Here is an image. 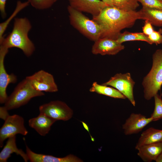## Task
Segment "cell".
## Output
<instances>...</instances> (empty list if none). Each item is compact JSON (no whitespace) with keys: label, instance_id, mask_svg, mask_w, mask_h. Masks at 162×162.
<instances>
[{"label":"cell","instance_id":"1","mask_svg":"<svg viewBox=\"0 0 162 162\" xmlns=\"http://www.w3.org/2000/svg\"><path fill=\"white\" fill-rule=\"evenodd\" d=\"M92 20L100 26L101 38L116 40L121 31L131 27L140 19L138 11H126L113 6H107Z\"/></svg>","mask_w":162,"mask_h":162},{"label":"cell","instance_id":"2","mask_svg":"<svg viewBox=\"0 0 162 162\" xmlns=\"http://www.w3.org/2000/svg\"><path fill=\"white\" fill-rule=\"evenodd\" d=\"M32 27L29 20L26 17L15 18L12 30L0 43V46L8 49L17 48L22 50L27 57L31 56L35 46L28 34Z\"/></svg>","mask_w":162,"mask_h":162},{"label":"cell","instance_id":"3","mask_svg":"<svg viewBox=\"0 0 162 162\" xmlns=\"http://www.w3.org/2000/svg\"><path fill=\"white\" fill-rule=\"evenodd\" d=\"M67 9L70 24L80 33L94 42L101 37V28L96 22L69 5Z\"/></svg>","mask_w":162,"mask_h":162},{"label":"cell","instance_id":"4","mask_svg":"<svg viewBox=\"0 0 162 162\" xmlns=\"http://www.w3.org/2000/svg\"><path fill=\"white\" fill-rule=\"evenodd\" d=\"M153 64L142 83L144 88V97L149 100L160 90L162 85V50H157L152 56Z\"/></svg>","mask_w":162,"mask_h":162},{"label":"cell","instance_id":"5","mask_svg":"<svg viewBox=\"0 0 162 162\" xmlns=\"http://www.w3.org/2000/svg\"><path fill=\"white\" fill-rule=\"evenodd\" d=\"M44 95L43 92L34 89L25 78L19 83L8 96L4 106L8 110L16 109L27 104L32 98Z\"/></svg>","mask_w":162,"mask_h":162},{"label":"cell","instance_id":"6","mask_svg":"<svg viewBox=\"0 0 162 162\" xmlns=\"http://www.w3.org/2000/svg\"><path fill=\"white\" fill-rule=\"evenodd\" d=\"M24 118L17 114L9 115L0 129V147L3 146L5 140L19 134L24 136L28 131L24 125Z\"/></svg>","mask_w":162,"mask_h":162},{"label":"cell","instance_id":"7","mask_svg":"<svg viewBox=\"0 0 162 162\" xmlns=\"http://www.w3.org/2000/svg\"><path fill=\"white\" fill-rule=\"evenodd\" d=\"M40 113L44 114L56 121H67L72 118L73 110L65 102L60 100L51 101L39 107Z\"/></svg>","mask_w":162,"mask_h":162},{"label":"cell","instance_id":"8","mask_svg":"<svg viewBox=\"0 0 162 162\" xmlns=\"http://www.w3.org/2000/svg\"><path fill=\"white\" fill-rule=\"evenodd\" d=\"M135 82L131 78L129 73L117 74L112 77L107 82L102 84L111 86L118 90L135 106L133 89Z\"/></svg>","mask_w":162,"mask_h":162},{"label":"cell","instance_id":"9","mask_svg":"<svg viewBox=\"0 0 162 162\" xmlns=\"http://www.w3.org/2000/svg\"><path fill=\"white\" fill-rule=\"evenodd\" d=\"M26 78L35 90L40 92H54L58 91L53 75L43 70H39Z\"/></svg>","mask_w":162,"mask_h":162},{"label":"cell","instance_id":"10","mask_svg":"<svg viewBox=\"0 0 162 162\" xmlns=\"http://www.w3.org/2000/svg\"><path fill=\"white\" fill-rule=\"evenodd\" d=\"M8 49L0 46V103L4 104L8 96L6 89L9 84L15 83L17 81L16 76L13 74H8L4 65L5 56L8 52Z\"/></svg>","mask_w":162,"mask_h":162},{"label":"cell","instance_id":"11","mask_svg":"<svg viewBox=\"0 0 162 162\" xmlns=\"http://www.w3.org/2000/svg\"><path fill=\"white\" fill-rule=\"evenodd\" d=\"M124 48V45L116 40L100 38L94 42L92 52L95 55H115Z\"/></svg>","mask_w":162,"mask_h":162},{"label":"cell","instance_id":"12","mask_svg":"<svg viewBox=\"0 0 162 162\" xmlns=\"http://www.w3.org/2000/svg\"><path fill=\"white\" fill-rule=\"evenodd\" d=\"M152 122V118L140 114L131 113L122 126L125 135L138 133L147 124Z\"/></svg>","mask_w":162,"mask_h":162},{"label":"cell","instance_id":"13","mask_svg":"<svg viewBox=\"0 0 162 162\" xmlns=\"http://www.w3.org/2000/svg\"><path fill=\"white\" fill-rule=\"evenodd\" d=\"M69 5L75 9L86 12L93 16L98 15L105 7L108 6L101 0H68Z\"/></svg>","mask_w":162,"mask_h":162},{"label":"cell","instance_id":"14","mask_svg":"<svg viewBox=\"0 0 162 162\" xmlns=\"http://www.w3.org/2000/svg\"><path fill=\"white\" fill-rule=\"evenodd\" d=\"M26 153L29 160L32 162H82V159L72 154L64 157L58 158L50 155L38 154L26 146Z\"/></svg>","mask_w":162,"mask_h":162},{"label":"cell","instance_id":"15","mask_svg":"<svg viewBox=\"0 0 162 162\" xmlns=\"http://www.w3.org/2000/svg\"><path fill=\"white\" fill-rule=\"evenodd\" d=\"M56 121L44 114L40 113L37 117L29 120L28 125L39 134L44 136L49 133L51 126Z\"/></svg>","mask_w":162,"mask_h":162},{"label":"cell","instance_id":"16","mask_svg":"<svg viewBox=\"0 0 162 162\" xmlns=\"http://www.w3.org/2000/svg\"><path fill=\"white\" fill-rule=\"evenodd\" d=\"M136 150L138 155L143 161H156L162 153V142L144 145Z\"/></svg>","mask_w":162,"mask_h":162},{"label":"cell","instance_id":"17","mask_svg":"<svg viewBox=\"0 0 162 162\" xmlns=\"http://www.w3.org/2000/svg\"><path fill=\"white\" fill-rule=\"evenodd\" d=\"M13 153L20 155L26 162L29 160L26 153L21 149L17 148L16 143V136L8 138L6 144L0 153V162H7L11 154Z\"/></svg>","mask_w":162,"mask_h":162},{"label":"cell","instance_id":"18","mask_svg":"<svg viewBox=\"0 0 162 162\" xmlns=\"http://www.w3.org/2000/svg\"><path fill=\"white\" fill-rule=\"evenodd\" d=\"M160 142H162V130L151 127L142 133L135 148L137 149L144 145Z\"/></svg>","mask_w":162,"mask_h":162},{"label":"cell","instance_id":"19","mask_svg":"<svg viewBox=\"0 0 162 162\" xmlns=\"http://www.w3.org/2000/svg\"><path fill=\"white\" fill-rule=\"evenodd\" d=\"M138 11L140 19L148 20L152 25L162 27V9L142 8Z\"/></svg>","mask_w":162,"mask_h":162},{"label":"cell","instance_id":"20","mask_svg":"<svg viewBox=\"0 0 162 162\" xmlns=\"http://www.w3.org/2000/svg\"><path fill=\"white\" fill-rule=\"evenodd\" d=\"M89 91L115 98L125 99L126 98L117 89L107 86L100 85L96 82L93 83Z\"/></svg>","mask_w":162,"mask_h":162},{"label":"cell","instance_id":"21","mask_svg":"<svg viewBox=\"0 0 162 162\" xmlns=\"http://www.w3.org/2000/svg\"><path fill=\"white\" fill-rule=\"evenodd\" d=\"M119 43L122 44L126 41H142L152 44L148 36L142 32H131L125 31L121 33L116 40Z\"/></svg>","mask_w":162,"mask_h":162},{"label":"cell","instance_id":"22","mask_svg":"<svg viewBox=\"0 0 162 162\" xmlns=\"http://www.w3.org/2000/svg\"><path fill=\"white\" fill-rule=\"evenodd\" d=\"M29 4V3L28 1L24 2H22L20 1H18L16 8L13 13L5 21L0 23V43L2 42L4 38V33L11 21L15 18L19 12L28 6Z\"/></svg>","mask_w":162,"mask_h":162},{"label":"cell","instance_id":"23","mask_svg":"<svg viewBox=\"0 0 162 162\" xmlns=\"http://www.w3.org/2000/svg\"><path fill=\"white\" fill-rule=\"evenodd\" d=\"M113 7L124 11H134L139 6L137 0H112Z\"/></svg>","mask_w":162,"mask_h":162},{"label":"cell","instance_id":"24","mask_svg":"<svg viewBox=\"0 0 162 162\" xmlns=\"http://www.w3.org/2000/svg\"><path fill=\"white\" fill-rule=\"evenodd\" d=\"M154 108L150 117L152 121H156L162 119V100L161 96L158 94L154 96Z\"/></svg>","mask_w":162,"mask_h":162},{"label":"cell","instance_id":"25","mask_svg":"<svg viewBox=\"0 0 162 162\" xmlns=\"http://www.w3.org/2000/svg\"><path fill=\"white\" fill-rule=\"evenodd\" d=\"M57 0H28L29 4L34 8L39 10L50 8Z\"/></svg>","mask_w":162,"mask_h":162},{"label":"cell","instance_id":"26","mask_svg":"<svg viewBox=\"0 0 162 162\" xmlns=\"http://www.w3.org/2000/svg\"><path fill=\"white\" fill-rule=\"evenodd\" d=\"M142 8L162 9V0H137Z\"/></svg>","mask_w":162,"mask_h":162},{"label":"cell","instance_id":"27","mask_svg":"<svg viewBox=\"0 0 162 162\" xmlns=\"http://www.w3.org/2000/svg\"><path fill=\"white\" fill-rule=\"evenodd\" d=\"M148 38L152 44H162V29L160 28L158 31H154L148 36Z\"/></svg>","mask_w":162,"mask_h":162},{"label":"cell","instance_id":"28","mask_svg":"<svg viewBox=\"0 0 162 162\" xmlns=\"http://www.w3.org/2000/svg\"><path fill=\"white\" fill-rule=\"evenodd\" d=\"M142 33L147 36L152 34L154 30L152 25L148 20H145L143 26L142 27Z\"/></svg>","mask_w":162,"mask_h":162},{"label":"cell","instance_id":"29","mask_svg":"<svg viewBox=\"0 0 162 162\" xmlns=\"http://www.w3.org/2000/svg\"><path fill=\"white\" fill-rule=\"evenodd\" d=\"M7 0H0V11L2 17L5 18L7 15L5 6Z\"/></svg>","mask_w":162,"mask_h":162},{"label":"cell","instance_id":"30","mask_svg":"<svg viewBox=\"0 0 162 162\" xmlns=\"http://www.w3.org/2000/svg\"><path fill=\"white\" fill-rule=\"evenodd\" d=\"M8 110L4 106L0 107V118L5 121L10 115L8 112Z\"/></svg>","mask_w":162,"mask_h":162},{"label":"cell","instance_id":"31","mask_svg":"<svg viewBox=\"0 0 162 162\" xmlns=\"http://www.w3.org/2000/svg\"><path fill=\"white\" fill-rule=\"evenodd\" d=\"M106 4L110 6H113L112 4V0H101Z\"/></svg>","mask_w":162,"mask_h":162},{"label":"cell","instance_id":"32","mask_svg":"<svg viewBox=\"0 0 162 162\" xmlns=\"http://www.w3.org/2000/svg\"><path fill=\"white\" fill-rule=\"evenodd\" d=\"M81 122H82V125H83V126L84 127V128L89 132V128H88V126L87 125L86 123H85L84 122H82L81 121Z\"/></svg>","mask_w":162,"mask_h":162},{"label":"cell","instance_id":"33","mask_svg":"<svg viewBox=\"0 0 162 162\" xmlns=\"http://www.w3.org/2000/svg\"><path fill=\"white\" fill-rule=\"evenodd\" d=\"M157 162H162V153L156 160Z\"/></svg>","mask_w":162,"mask_h":162}]
</instances>
